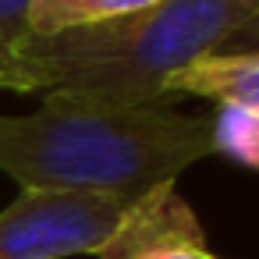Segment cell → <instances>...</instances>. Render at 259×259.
I'll use <instances>...</instances> for the list:
<instances>
[{
  "instance_id": "6da1fadb",
  "label": "cell",
  "mask_w": 259,
  "mask_h": 259,
  "mask_svg": "<svg viewBox=\"0 0 259 259\" xmlns=\"http://www.w3.org/2000/svg\"><path fill=\"white\" fill-rule=\"evenodd\" d=\"M213 156L209 117L47 93L32 114H0V170L22 192H82L132 202Z\"/></svg>"
},
{
  "instance_id": "7a4b0ae2",
  "label": "cell",
  "mask_w": 259,
  "mask_h": 259,
  "mask_svg": "<svg viewBox=\"0 0 259 259\" xmlns=\"http://www.w3.org/2000/svg\"><path fill=\"white\" fill-rule=\"evenodd\" d=\"M259 0H160L100 25L22 36L0 50V89L82 93L128 107H178L167 78L209 50H255Z\"/></svg>"
},
{
  "instance_id": "3957f363",
  "label": "cell",
  "mask_w": 259,
  "mask_h": 259,
  "mask_svg": "<svg viewBox=\"0 0 259 259\" xmlns=\"http://www.w3.org/2000/svg\"><path fill=\"white\" fill-rule=\"evenodd\" d=\"M128 202L82 192H18L0 209V259L96 255Z\"/></svg>"
},
{
  "instance_id": "277c9868",
  "label": "cell",
  "mask_w": 259,
  "mask_h": 259,
  "mask_svg": "<svg viewBox=\"0 0 259 259\" xmlns=\"http://www.w3.org/2000/svg\"><path fill=\"white\" fill-rule=\"evenodd\" d=\"M96 259H220L202 231V220L185 202L178 185H156L132 199L100 245Z\"/></svg>"
},
{
  "instance_id": "5b68a950",
  "label": "cell",
  "mask_w": 259,
  "mask_h": 259,
  "mask_svg": "<svg viewBox=\"0 0 259 259\" xmlns=\"http://www.w3.org/2000/svg\"><path fill=\"white\" fill-rule=\"evenodd\" d=\"M167 100L202 96L220 110H259V54L255 50H209L167 78Z\"/></svg>"
},
{
  "instance_id": "8992f818",
  "label": "cell",
  "mask_w": 259,
  "mask_h": 259,
  "mask_svg": "<svg viewBox=\"0 0 259 259\" xmlns=\"http://www.w3.org/2000/svg\"><path fill=\"white\" fill-rule=\"evenodd\" d=\"M153 4H160V0H29L25 29H29V36H54L64 29L124 18V15L146 11Z\"/></svg>"
},
{
  "instance_id": "52a82bcc",
  "label": "cell",
  "mask_w": 259,
  "mask_h": 259,
  "mask_svg": "<svg viewBox=\"0 0 259 259\" xmlns=\"http://www.w3.org/2000/svg\"><path fill=\"white\" fill-rule=\"evenodd\" d=\"M213 156H231L241 167L259 163V110H220L209 117Z\"/></svg>"
},
{
  "instance_id": "ba28073f",
  "label": "cell",
  "mask_w": 259,
  "mask_h": 259,
  "mask_svg": "<svg viewBox=\"0 0 259 259\" xmlns=\"http://www.w3.org/2000/svg\"><path fill=\"white\" fill-rule=\"evenodd\" d=\"M25 11H29V0H0V50H8L29 32Z\"/></svg>"
}]
</instances>
